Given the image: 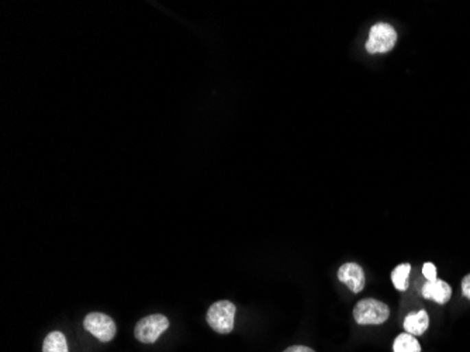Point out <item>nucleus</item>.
Masks as SVG:
<instances>
[{
	"label": "nucleus",
	"instance_id": "12",
	"mask_svg": "<svg viewBox=\"0 0 470 352\" xmlns=\"http://www.w3.org/2000/svg\"><path fill=\"white\" fill-rule=\"evenodd\" d=\"M423 275L425 277V279L428 282H432V281H436V266L432 263V262H425L423 265Z\"/></svg>",
	"mask_w": 470,
	"mask_h": 352
},
{
	"label": "nucleus",
	"instance_id": "4",
	"mask_svg": "<svg viewBox=\"0 0 470 352\" xmlns=\"http://www.w3.org/2000/svg\"><path fill=\"white\" fill-rule=\"evenodd\" d=\"M169 327V320L162 314H152L137 322L134 336L144 344H154Z\"/></svg>",
	"mask_w": 470,
	"mask_h": 352
},
{
	"label": "nucleus",
	"instance_id": "13",
	"mask_svg": "<svg viewBox=\"0 0 470 352\" xmlns=\"http://www.w3.org/2000/svg\"><path fill=\"white\" fill-rule=\"evenodd\" d=\"M462 293L466 299L470 301V274L466 275L462 281Z\"/></svg>",
	"mask_w": 470,
	"mask_h": 352
},
{
	"label": "nucleus",
	"instance_id": "6",
	"mask_svg": "<svg viewBox=\"0 0 470 352\" xmlns=\"http://www.w3.org/2000/svg\"><path fill=\"white\" fill-rule=\"evenodd\" d=\"M338 279L345 283L353 293H361L366 282L362 266H359L355 262L344 263L338 269Z\"/></svg>",
	"mask_w": 470,
	"mask_h": 352
},
{
	"label": "nucleus",
	"instance_id": "1",
	"mask_svg": "<svg viewBox=\"0 0 470 352\" xmlns=\"http://www.w3.org/2000/svg\"><path fill=\"white\" fill-rule=\"evenodd\" d=\"M237 307L228 301H220L211 305L206 320L209 326L218 334H230L234 330Z\"/></svg>",
	"mask_w": 470,
	"mask_h": 352
},
{
	"label": "nucleus",
	"instance_id": "2",
	"mask_svg": "<svg viewBox=\"0 0 470 352\" xmlns=\"http://www.w3.org/2000/svg\"><path fill=\"white\" fill-rule=\"evenodd\" d=\"M390 316V309L376 299H364L357 302L353 309V318L361 326L369 324H383Z\"/></svg>",
	"mask_w": 470,
	"mask_h": 352
},
{
	"label": "nucleus",
	"instance_id": "3",
	"mask_svg": "<svg viewBox=\"0 0 470 352\" xmlns=\"http://www.w3.org/2000/svg\"><path fill=\"white\" fill-rule=\"evenodd\" d=\"M396 43L397 33L393 27L387 23H377L369 32V38L366 41L365 48L369 54L389 52L395 48Z\"/></svg>",
	"mask_w": 470,
	"mask_h": 352
},
{
	"label": "nucleus",
	"instance_id": "7",
	"mask_svg": "<svg viewBox=\"0 0 470 352\" xmlns=\"http://www.w3.org/2000/svg\"><path fill=\"white\" fill-rule=\"evenodd\" d=\"M421 294L423 297L428 301H434L438 305H445L449 302L452 296V288L447 282L436 279L432 282H425L424 286L421 288Z\"/></svg>",
	"mask_w": 470,
	"mask_h": 352
},
{
	"label": "nucleus",
	"instance_id": "9",
	"mask_svg": "<svg viewBox=\"0 0 470 352\" xmlns=\"http://www.w3.org/2000/svg\"><path fill=\"white\" fill-rule=\"evenodd\" d=\"M43 352H68V342L61 331L49 333L43 345Z\"/></svg>",
	"mask_w": 470,
	"mask_h": 352
},
{
	"label": "nucleus",
	"instance_id": "5",
	"mask_svg": "<svg viewBox=\"0 0 470 352\" xmlns=\"http://www.w3.org/2000/svg\"><path fill=\"white\" fill-rule=\"evenodd\" d=\"M84 327L102 342L112 341L117 333L115 320L103 313L88 314L84 320Z\"/></svg>",
	"mask_w": 470,
	"mask_h": 352
},
{
	"label": "nucleus",
	"instance_id": "11",
	"mask_svg": "<svg viewBox=\"0 0 470 352\" xmlns=\"http://www.w3.org/2000/svg\"><path fill=\"white\" fill-rule=\"evenodd\" d=\"M411 272V265L410 263H400L396 266L392 272V282L395 288L400 292H406L408 288V278Z\"/></svg>",
	"mask_w": 470,
	"mask_h": 352
},
{
	"label": "nucleus",
	"instance_id": "14",
	"mask_svg": "<svg viewBox=\"0 0 470 352\" xmlns=\"http://www.w3.org/2000/svg\"><path fill=\"white\" fill-rule=\"evenodd\" d=\"M283 352H316V351H313L309 347H304V345H293V347H289L287 349H285Z\"/></svg>",
	"mask_w": 470,
	"mask_h": 352
},
{
	"label": "nucleus",
	"instance_id": "10",
	"mask_svg": "<svg viewBox=\"0 0 470 352\" xmlns=\"http://www.w3.org/2000/svg\"><path fill=\"white\" fill-rule=\"evenodd\" d=\"M393 351L395 352H421V345L416 340V337L408 333H403L395 340Z\"/></svg>",
	"mask_w": 470,
	"mask_h": 352
},
{
	"label": "nucleus",
	"instance_id": "8",
	"mask_svg": "<svg viewBox=\"0 0 470 352\" xmlns=\"http://www.w3.org/2000/svg\"><path fill=\"white\" fill-rule=\"evenodd\" d=\"M430 326L428 313L420 310L417 313H411L404 318V330L411 336H423Z\"/></svg>",
	"mask_w": 470,
	"mask_h": 352
}]
</instances>
